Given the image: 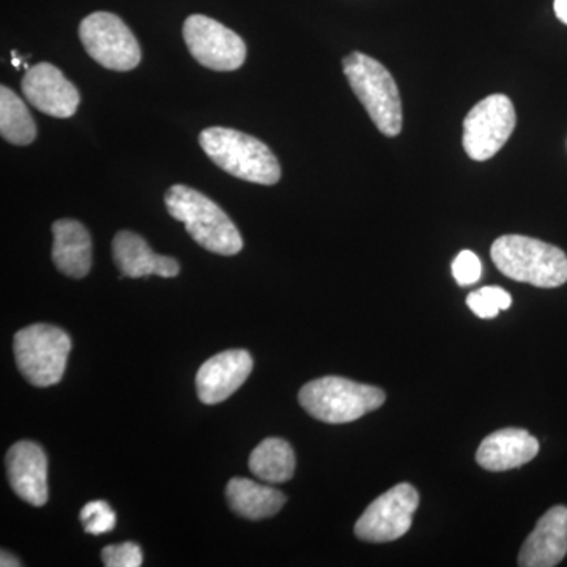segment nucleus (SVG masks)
<instances>
[{
    "mask_svg": "<svg viewBox=\"0 0 567 567\" xmlns=\"http://www.w3.org/2000/svg\"><path fill=\"white\" fill-rule=\"evenodd\" d=\"M13 350L24 379L33 386L48 388L58 385L65 374L71 339L62 328L37 323L14 334Z\"/></svg>",
    "mask_w": 567,
    "mask_h": 567,
    "instance_id": "obj_6",
    "label": "nucleus"
},
{
    "mask_svg": "<svg viewBox=\"0 0 567 567\" xmlns=\"http://www.w3.org/2000/svg\"><path fill=\"white\" fill-rule=\"evenodd\" d=\"M102 557L106 567H140L144 561L141 547L134 543L104 547Z\"/></svg>",
    "mask_w": 567,
    "mask_h": 567,
    "instance_id": "obj_23",
    "label": "nucleus"
},
{
    "mask_svg": "<svg viewBox=\"0 0 567 567\" xmlns=\"http://www.w3.org/2000/svg\"><path fill=\"white\" fill-rule=\"evenodd\" d=\"M539 453V442L524 429H503L487 435L476 453V462L488 472H506L528 464Z\"/></svg>",
    "mask_w": 567,
    "mask_h": 567,
    "instance_id": "obj_16",
    "label": "nucleus"
},
{
    "mask_svg": "<svg viewBox=\"0 0 567 567\" xmlns=\"http://www.w3.org/2000/svg\"><path fill=\"white\" fill-rule=\"evenodd\" d=\"M466 305L480 319H494L499 311H506L513 305V298L502 287H483L466 298Z\"/></svg>",
    "mask_w": 567,
    "mask_h": 567,
    "instance_id": "obj_21",
    "label": "nucleus"
},
{
    "mask_svg": "<svg viewBox=\"0 0 567 567\" xmlns=\"http://www.w3.org/2000/svg\"><path fill=\"white\" fill-rule=\"evenodd\" d=\"M52 260L58 270L69 278H85L92 268V238L89 230L74 219H59L52 224Z\"/></svg>",
    "mask_w": 567,
    "mask_h": 567,
    "instance_id": "obj_17",
    "label": "nucleus"
},
{
    "mask_svg": "<svg viewBox=\"0 0 567 567\" xmlns=\"http://www.w3.org/2000/svg\"><path fill=\"white\" fill-rule=\"evenodd\" d=\"M183 39L194 59L215 71H234L246 61V44L238 33L204 14H192L183 24Z\"/></svg>",
    "mask_w": 567,
    "mask_h": 567,
    "instance_id": "obj_9",
    "label": "nucleus"
},
{
    "mask_svg": "<svg viewBox=\"0 0 567 567\" xmlns=\"http://www.w3.org/2000/svg\"><path fill=\"white\" fill-rule=\"evenodd\" d=\"M80 518L85 533L93 536L111 533L115 528V522H117L114 511L103 499H96V502L87 503L82 507Z\"/></svg>",
    "mask_w": 567,
    "mask_h": 567,
    "instance_id": "obj_22",
    "label": "nucleus"
},
{
    "mask_svg": "<svg viewBox=\"0 0 567 567\" xmlns=\"http://www.w3.org/2000/svg\"><path fill=\"white\" fill-rule=\"evenodd\" d=\"M25 100L51 117L69 118L81 103L78 89L51 63H37L25 71L21 82Z\"/></svg>",
    "mask_w": 567,
    "mask_h": 567,
    "instance_id": "obj_11",
    "label": "nucleus"
},
{
    "mask_svg": "<svg viewBox=\"0 0 567 567\" xmlns=\"http://www.w3.org/2000/svg\"><path fill=\"white\" fill-rule=\"evenodd\" d=\"M199 144L216 166L241 181L276 185L281 166L274 152L257 137L223 126L204 130Z\"/></svg>",
    "mask_w": 567,
    "mask_h": 567,
    "instance_id": "obj_2",
    "label": "nucleus"
},
{
    "mask_svg": "<svg viewBox=\"0 0 567 567\" xmlns=\"http://www.w3.org/2000/svg\"><path fill=\"white\" fill-rule=\"evenodd\" d=\"M226 496L230 509L248 520L274 517L287 502L282 492L254 483L246 477L230 480L227 484Z\"/></svg>",
    "mask_w": 567,
    "mask_h": 567,
    "instance_id": "obj_18",
    "label": "nucleus"
},
{
    "mask_svg": "<svg viewBox=\"0 0 567 567\" xmlns=\"http://www.w3.org/2000/svg\"><path fill=\"white\" fill-rule=\"evenodd\" d=\"M554 9L558 20L567 25V0H555Z\"/></svg>",
    "mask_w": 567,
    "mask_h": 567,
    "instance_id": "obj_25",
    "label": "nucleus"
},
{
    "mask_svg": "<svg viewBox=\"0 0 567 567\" xmlns=\"http://www.w3.org/2000/svg\"><path fill=\"white\" fill-rule=\"evenodd\" d=\"M167 212L185 224L196 244L219 256H235L244 249V238L219 205L186 185H174L164 197Z\"/></svg>",
    "mask_w": 567,
    "mask_h": 567,
    "instance_id": "obj_1",
    "label": "nucleus"
},
{
    "mask_svg": "<svg viewBox=\"0 0 567 567\" xmlns=\"http://www.w3.org/2000/svg\"><path fill=\"white\" fill-rule=\"evenodd\" d=\"M385 399L380 388L352 382L342 377L312 380L298 394V401L306 412L327 424L360 420L382 406Z\"/></svg>",
    "mask_w": 567,
    "mask_h": 567,
    "instance_id": "obj_5",
    "label": "nucleus"
},
{
    "mask_svg": "<svg viewBox=\"0 0 567 567\" xmlns=\"http://www.w3.org/2000/svg\"><path fill=\"white\" fill-rule=\"evenodd\" d=\"M344 74L357 99L368 111L377 130L386 137L402 132V102L393 74L363 52H352L344 61Z\"/></svg>",
    "mask_w": 567,
    "mask_h": 567,
    "instance_id": "obj_4",
    "label": "nucleus"
},
{
    "mask_svg": "<svg viewBox=\"0 0 567 567\" xmlns=\"http://www.w3.org/2000/svg\"><path fill=\"white\" fill-rule=\"evenodd\" d=\"M420 495L410 484H398L369 505L354 525V535L365 543H391L412 528Z\"/></svg>",
    "mask_w": 567,
    "mask_h": 567,
    "instance_id": "obj_10",
    "label": "nucleus"
},
{
    "mask_svg": "<svg viewBox=\"0 0 567 567\" xmlns=\"http://www.w3.org/2000/svg\"><path fill=\"white\" fill-rule=\"evenodd\" d=\"M112 256L121 270L122 278H144V276H162L175 278L181 274V265L173 257L159 256L152 251L141 235L122 230L112 241Z\"/></svg>",
    "mask_w": 567,
    "mask_h": 567,
    "instance_id": "obj_15",
    "label": "nucleus"
},
{
    "mask_svg": "<svg viewBox=\"0 0 567 567\" xmlns=\"http://www.w3.org/2000/svg\"><path fill=\"white\" fill-rule=\"evenodd\" d=\"M0 134L13 145L35 141L37 126L24 102L7 85L0 87Z\"/></svg>",
    "mask_w": 567,
    "mask_h": 567,
    "instance_id": "obj_20",
    "label": "nucleus"
},
{
    "mask_svg": "<svg viewBox=\"0 0 567 567\" xmlns=\"http://www.w3.org/2000/svg\"><path fill=\"white\" fill-rule=\"evenodd\" d=\"M481 271H483V267H481L480 257L475 252L462 251L454 259L453 276L458 286H472L480 281Z\"/></svg>",
    "mask_w": 567,
    "mask_h": 567,
    "instance_id": "obj_24",
    "label": "nucleus"
},
{
    "mask_svg": "<svg viewBox=\"0 0 567 567\" xmlns=\"http://www.w3.org/2000/svg\"><path fill=\"white\" fill-rule=\"evenodd\" d=\"M0 566L18 567L21 566V561L17 557H13V555L9 554V551L2 550V554H0Z\"/></svg>",
    "mask_w": 567,
    "mask_h": 567,
    "instance_id": "obj_26",
    "label": "nucleus"
},
{
    "mask_svg": "<svg viewBox=\"0 0 567 567\" xmlns=\"http://www.w3.org/2000/svg\"><path fill=\"white\" fill-rule=\"evenodd\" d=\"M6 465L14 494L29 505H47L48 461L43 447L33 442L14 443L7 453Z\"/></svg>",
    "mask_w": 567,
    "mask_h": 567,
    "instance_id": "obj_13",
    "label": "nucleus"
},
{
    "mask_svg": "<svg viewBox=\"0 0 567 567\" xmlns=\"http://www.w3.org/2000/svg\"><path fill=\"white\" fill-rule=\"evenodd\" d=\"M567 554V507L555 506L537 520L518 555V566L554 567Z\"/></svg>",
    "mask_w": 567,
    "mask_h": 567,
    "instance_id": "obj_14",
    "label": "nucleus"
},
{
    "mask_svg": "<svg viewBox=\"0 0 567 567\" xmlns=\"http://www.w3.org/2000/svg\"><path fill=\"white\" fill-rule=\"evenodd\" d=\"M517 117L509 96L495 93L475 104L464 121V148L475 162H487L505 147Z\"/></svg>",
    "mask_w": 567,
    "mask_h": 567,
    "instance_id": "obj_8",
    "label": "nucleus"
},
{
    "mask_svg": "<svg viewBox=\"0 0 567 567\" xmlns=\"http://www.w3.org/2000/svg\"><path fill=\"white\" fill-rule=\"evenodd\" d=\"M495 267L507 278L555 289L567 282V256L557 246L525 235H503L491 249Z\"/></svg>",
    "mask_w": 567,
    "mask_h": 567,
    "instance_id": "obj_3",
    "label": "nucleus"
},
{
    "mask_svg": "<svg viewBox=\"0 0 567 567\" xmlns=\"http://www.w3.org/2000/svg\"><path fill=\"white\" fill-rule=\"evenodd\" d=\"M252 371V358L241 349L215 354L200 365L196 375V390L200 402L207 405L226 401L238 390Z\"/></svg>",
    "mask_w": 567,
    "mask_h": 567,
    "instance_id": "obj_12",
    "label": "nucleus"
},
{
    "mask_svg": "<svg viewBox=\"0 0 567 567\" xmlns=\"http://www.w3.org/2000/svg\"><path fill=\"white\" fill-rule=\"evenodd\" d=\"M82 47L107 70L130 71L141 63L142 52L128 25L107 11H95L80 25Z\"/></svg>",
    "mask_w": 567,
    "mask_h": 567,
    "instance_id": "obj_7",
    "label": "nucleus"
},
{
    "mask_svg": "<svg viewBox=\"0 0 567 567\" xmlns=\"http://www.w3.org/2000/svg\"><path fill=\"white\" fill-rule=\"evenodd\" d=\"M295 453L292 446L282 439H265L249 457V470L254 476L265 483H287L295 473Z\"/></svg>",
    "mask_w": 567,
    "mask_h": 567,
    "instance_id": "obj_19",
    "label": "nucleus"
}]
</instances>
